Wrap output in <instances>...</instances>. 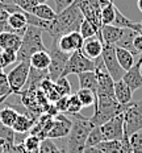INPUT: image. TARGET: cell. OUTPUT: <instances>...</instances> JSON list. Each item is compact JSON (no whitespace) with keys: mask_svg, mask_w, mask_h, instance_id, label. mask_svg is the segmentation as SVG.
Masks as SVG:
<instances>
[{"mask_svg":"<svg viewBox=\"0 0 142 153\" xmlns=\"http://www.w3.org/2000/svg\"><path fill=\"white\" fill-rule=\"evenodd\" d=\"M17 62V53L12 50H1L0 52V66L1 69L7 68L8 65Z\"/></svg>","mask_w":142,"mask_h":153,"instance_id":"836d02e7","label":"cell"},{"mask_svg":"<svg viewBox=\"0 0 142 153\" xmlns=\"http://www.w3.org/2000/svg\"><path fill=\"white\" fill-rule=\"evenodd\" d=\"M102 59H103V63H104V68L107 69V71L109 73V75L112 76L113 81L117 82L120 79L124 78L125 71H124V69L120 66V63L117 61L115 45H105V44H104Z\"/></svg>","mask_w":142,"mask_h":153,"instance_id":"9c48e42d","label":"cell"},{"mask_svg":"<svg viewBox=\"0 0 142 153\" xmlns=\"http://www.w3.org/2000/svg\"><path fill=\"white\" fill-rule=\"evenodd\" d=\"M36 120L32 119V117H28L26 115L20 114L17 117V120L15 122L12 129L15 131L16 133H25V132H30V129L33 128Z\"/></svg>","mask_w":142,"mask_h":153,"instance_id":"d4e9b609","label":"cell"},{"mask_svg":"<svg viewBox=\"0 0 142 153\" xmlns=\"http://www.w3.org/2000/svg\"><path fill=\"white\" fill-rule=\"evenodd\" d=\"M36 1H37V4H46L47 0H36Z\"/></svg>","mask_w":142,"mask_h":153,"instance_id":"bcb514c9","label":"cell"},{"mask_svg":"<svg viewBox=\"0 0 142 153\" xmlns=\"http://www.w3.org/2000/svg\"><path fill=\"white\" fill-rule=\"evenodd\" d=\"M122 81L130 87V90L133 92L142 87V71H141V65L138 62V59L135 61L133 68L125 73Z\"/></svg>","mask_w":142,"mask_h":153,"instance_id":"9a60e30c","label":"cell"},{"mask_svg":"<svg viewBox=\"0 0 142 153\" xmlns=\"http://www.w3.org/2000/svg\"><path fill=\"white\" fill-rule=\"evenodd\" d=\"M3 4H16V0H0Z\"/></svg>","mask_w":142,"mask_h":153,"instance_id":"ee69618b","label":"cell"},{"mask_svg":"<svg viewBox=\"0 0 142 153\" xmlns=\"http://www.w3.org/2000/svg\"><path fill=\"white\" fill-rule=\"evenodd\" d=\"M126 106L120 104L116 98L105 97V95H97L96 104L93 107V115L90 117L95 127H102L103 124L109 122L115 116L122 114L126 110Z\"/></svg>","mask_w":142,"mask_h":153,"instance_id":"3957f363","label":"cell"},{"mask_svg":"<svg viewBox=\"0 0 142 153\" xmlns=\"http://www.w3.org/2000/svg\"><path fill=\"white\" fill-rule=\"evenodd\" d=\"M116 5L112 1L107 7L102 8V25H112L116 17Z\"/></svg>","mask_w":142,"mask_h":153,"instance_id":"f1b7e54d","label":"cell"},{"mask_svg":"<svg viewBox=\"0 0 142 153\" xmlns=\"http://www.w3.org/2000/svg\"><path fill=\"white\" fill-rule=\"evenodd\" d=\"M0 71H3V69H1V66H0Z\"/></svg>","mask_w":142,"mask_h":153,"instance_id":"c3c4849f","label":"cell"},{"mask_svg":"<svg viewBox=\"0 0 142 153\" xmlns=\"http://www.w3.org/2000/svg\"><path fill=\"white\" fill-rule=\"evenodd\" d=\"M137 8L140 9V12H142V0H138L137 1Z\"/></svg>","mask_w":142,"mask_h":153,"instance_id":"f6af8a7d","label":"cell"},{"mask_svg":"<svg viewBox=\"0 0 142 153\" xmlns=\"http://www.w3.org/2000/svg\"><path fill=\"white\" fill-rule=\"evenodd\" d=\"M79 79V88H84V90H90L93 94H96L97 97V78L95 71H87V73H82L78 75Z\"/></svg>","mask_w":142,"mask_h":153,"instance_id":"d6986e66","label":"cell"},{"mask_svg":"<svg viewBox=\"0 0 142 153\" xmlns=\"http://www.w3.org/2000/svg\"><path fill=\"white\" fill-rule=\"evenodd\" d=\"M79 33L82 34L83 40H88V38L92 37H97L99 40H102V36H100V30L97 29L96 27H93L91 23H88L87 20H84L80 25V29H79Z\"/></svg>","mask_w":142,"mask_h":153,"instance_id":"83f0119b","label":"cell"},{"mask_svg":"<svg viewBox=\"0 0 142 153\" xmlns=\"http://www.w3.org/2000/svg\"><path fill=\"white\" fill-rule=\"evenodd\" d=\"M53 40L55 41L57 48L61 52L67 54H72L77 50H82L84 44L83 37L79 32H71L68 34H65V36H61L58 38H53Z\"/></svg>","mask_w":142,"mask_h":153,"instance_id":"8fae6325","label":"cell"},{"mask_svg":"<svg viewBox=\"0 0 142 153\" xmlns=\"http://www.w3.org/2000/svg\"><path fill=\"white\" fill-rule=\"evenodd\" d=\"M102 141H104L103 133L100 131V127H95V128L90 132L86 141V148H90V146H96L97 144H100Z\"/></svg>","mask_w":142,"mask_h":153,"instance_id":"d6a6232c","label":"cell"},{"mask_svg":"<svg viewBox=\"0 0 142 153\" xmlns=\"http://www.w3.org/2000/svg\"><path fill=\"white\" fill-rule=\"evenodd\" d=\"M124 132L125 136H132L133 133L142 131V100L130 102L124 111Z\"/></svg>","mask_w":142,"mask_h":153,"instance_id":"8992f818","label":"cell"},{"mask_svg":"<svg viewBox=\"0 0 142 153\" xmlns=\"http://www.w3.org/2000/svg\"><path fill=\"white\" fill-rule=\"evenodd\" d=\"M115 98L122 106H126V104H129L132 102L133 91L130 90V87H129L122 79L115 82Z\"/></svg>","mask_w":142,"mask_h":153,"instance_id":"ac0fdd59","label":"cell"},{"mask_svg":"<svg viewBox=\"0 0 142 153\" xmlns=\"http://www.w3.org/2000/svg\"><path fill=\"white\" fill-rule=\"evenodd\" d=\"M103 46H104V42L102 40H99L97 37H92V38H88V40H84L82 52H83V54L87 58L95 61V59L102 57Z\"/></svg>","mask_w":142,"mask_h":153,"instance_id":"4fadbf2b","label":"cell"},{"mask_svg":"<svg viewBox=\"0 0 142 153\" xmlns=\"http://www.w3.org/2000/svg\"><path fill=\"white\" fill-rule=\"evenodd\" d=\"M122 33H124V28H118L115 25H102L100 28L102 41L105 45H116V42L121 38Z\"/></svg>","mask_w":142,"mask_h":153,"instance_id":"e0dca14e","label":"cell"},{"mask_svg":"<svg viewBox=\"0 0 142 153\" xmlns=\"http://www.w3.org/2000/svg\"><path fill=\"white\" fill-rule=\"evenodd\" d=\"M12 94H13V92H12L11 86L8 83L7 74H5L4 71H0V103L7 100L8 97Z\"/></svg>","mask_w":142,"mask_h":153,"instance_id":"f546056e","label":"cell"},{"mask_svg":"<svg viewBox=\"0 0 142 153\" xmlns=\"http://www.w3.org/2000/svg\"><path fill=\"white\" fill-rule=\"evenodd\" d=\"M84 21V16L82 11L78 8L75 3H72L68 8L57 15L54 20V28H53L52 38H58L71 32H79L80 25Z\"/></svg>","mask_w":142,"mask_h":153,"instance_id":"7a4b0ae2","label":"cell"},{"mask_svg":"<svg viewBox=\"0 0 142 153\" xmlns=\"http://www.w3.org/2000/svg\"><path fill=\"white\" fill-rule=\"evenodd\" d=\"M121 143H122V151H121V153H133L128 136H124V139L121 140Z\"/></svg>","mask_w":142,"mask_h":153,"instance_id":"60d3db41","label":"cell"},{"mask_svg":"<svg viewBox=\"0 0 142 153\" xmlns=\"http://www.w3.org/2000/svg\"><path fill=\"white\" fill-rule=\"evenodd\" d=\"M75 94H77L78 99L80 100V103H82V106H83V108L91 107V106L95 107V104H96V100H97V97H96V94H93L92 91L84 90V88H79V90L75 92Z\"/></svg>","mask_w":142,"mask_h":153,"instance_id":"484cf974","label":"cell"},{"mask_svg":"<svg viewBox=\"0 0 142 153\" xmlns=\"http://www.w3.org/2000/svg\"><path fill=\"white\" fill-rule=\"evenodd\" d=\"M16 4L23 9L24 12H28V13H32V12H33V9L38 5L36 0H17V1H16Z\"/></svg>","mask_w":142,"mask_h":153,"instance_id":"8d00e7d4","label":"cell"},{"mask_svg":"<svg viewBox=\"0 0 142 153\" xmlns=\"http://www.w3.org/2000/svg\"><path fill=\"white\" fill-rule=\"evenodd\" d=\"M72 122L70 117H67L65 114H58L53 117V123L50 127V131L47 133L46 139H63L67 137L71 131Z\"/></svg>","mask_w":142,"mask_h":153,"instance_id":"7c38bea8","label":"cell"},{"mask_svg":"<svg viewBox=\"0 0 142 153\" xmlns=\"http://www.w3.org/2000/svg\"><path fill=\"white\" fill-rule=\"evenodd\" d=\"M55 3V12L57 15L61 13L62 11H65L66 8H68L74 3V0H54Z\"/></svg>","mask_w":142,"mask_h":153,"instance_id":"f35d334b","label":"cell"},{"mask_svg":"<svg viewBox=\"0 0 142 153\" xmlns=\"http://www.w3.org/2000/svg\"><path fill=\"white\" fill-rule=\"evenodd\" d=\"M42 33L43 32L40 28L28 25L26 30H25L23 36L21 46L17 52V62H29L30 57L34 53L47 50V48L42 41Z\"/></svg>","mask_w":142,"mask_h":153,"instance_id":"277c9868","label":"cell"},{"mask_svg":"<svg viewBox=\"0 0 142 153\" xmlns=\"http://www.w3.org/2000/svg\"><path fill=\"white\" fill-rule=\"evenodd\" d=\"M18 115H20V112L17 110L12 108L11 106H4L3 108H0V123L3 126L12 128L15 122L17 120Z\"/></svg>","mask_w":142,"mask_h":153,"instance_id":"603a6c76","label":"cell"},{"mask_svg":"<svg viewBox=\"0 0 142 153\" xmlns=\"http://www.w3.org/2000/svg\"><path fill=\"white\" fill-rule=\"evenodd\" d=\"M47 53L50 56V66L47 69V73H49V79L52 82H57L63 74V70H65L66 65H67V61L70 58L71 54L63 53L57 48L55 41H52V45L50 48H47Z\"/></svg>","mask_w":142,"mask_h":153,"instance_id":"5b68a950","label":"cell"},{"mask_svg":"<svg viewBox=\"0 0 142 153\" xmlns=\"http://www.w3.org/2000/svg\"><path fill=\"white\" fill-rule=\"evenodd\" d=\"M32 15H34L36 17H38L40 20H43V21H54L57 19L55 9H53L47 4H38L33 9Z\"/></svg>","mask_w":142,"mask_h":153,"instance_id":"cb8c5ba5","label":"cell"},{"mask_svg":"<svg viewBox=\"0 0 142 153\" xmlns=\"http://www.w3.org/2000/svg\"><path fill=\"white\" fill-rule=\"evenodd\" d=\"M82 108H83V106H82L80 100L78 99L77 94L70 95V97H68V102H67V112L66 114H68V115L79 114Z\"/></svg>","mask_w":142,"mask_h":153,"instance_id":"e575fe53","label":"cell"},{"mask_svg":"<svg viewBox=\"0 0 142 153\" xmlns=\"http://www.w3.org/2000/svg\"><path fill=\"white\" fill-rule=\"evenodd\" d=\"M129 143L133 153H142V131L129 136Z\"/></svg>","mask_w":142,"mask_h":153,"instance_id":"d590c367","label":"cell"},{"mask_svg":"<svg viewBox=\"0 0 142 153\" xmlns=\"http://www.w3.org/2000/svg\"><path fill=\"white\" fill-rule=\"evenodd\" d=\"M23 37L15 32H4L0 34V49L1 50H12V52H18L21 46Z\"/></svg>","mask_w":142,"mask_h":153,"instance_id":"2e32d148","label":"cell"},{"mask_svg":"<svg viewBox=\"0 0 142 153\" xmlns=\"http://www.w3.org/2000/svg\"><path fill=\"white\" fill-rule=\"evenodd\" d=\"M116 57H117V61L120 63L124 71L126 73L128 70H130L134 66V56L132 54L129 50H125L122 48H117L116 46Z\"/></svg>","mask_w":142,"mask_h":153,"instance_id":"7402d4cb","label":"cell"},{"mask_svg":"<svg viewBox=\"0 0 142 153\" xmlns=\"http://www.w3.org/2000/svg\"><path fill=\"white\" fill-rule=\"evenodd\" d=\"M12 153H30V152H28L26 149H25V146H24V144L23 143H16L15 144V146H13V152Z\"/></svg>","mask_w":142,"mask_h":153,"instance_id":"b9f144b4","label":"cell"},{"mask_svg":"<svg viewBox=\"0 0 142 153\" xmlns=\"http://www.w3.org/2000/svg\"><path fill=\"white\" fill-rule=\"evenodd\" d=\"M16 1H17V0H16Z\"/></svg>","mask_w":142,"mask_h":153,"instance_id":"f907efd6","label":"cell"},{"mask_svg":"<svg viewBox=\"0 0 142 153\" xmlns=\"http://www.w3.org/2000/svg\"><path fill=\"white\" fill-rule=\"evenodd\" d=\"M72 122L71 131L66 137V152L67 153H84L86 141L90 132L95 128L90 117L80 114H72L68 116Z\"/></svg>","mask_w":142,"mask_h":153,"instance_id":"6da1fadb","label":"cell"},{"mask_svg":"<svg viewBox=\"0 0 142 153\" xmlns=\"http://www.w3.org/2000/svg\"><path fill=\"white\" fill-rule=\"evenodd\" d=\"M70 97V95H68ZM68 97H61L58 100L54 103V107L57 108V111L61 114H66L67 112V102H68Z\"/></svg>","mask_w":142,"mask_h":153,"instance_id":"74e56055","label":"cell"},{"mask_svg":"<svg viewBox=\"0 0 142 153\" xmlns=\"http://www.w3.org/2000/svg\"><path fill=\"white\" fill-rule=\"evenodd\" d=\"M54 85L59 97H68V95H71V85L66 76H61L58 81L54 82Z\"/></svg>","mask_w":142,"mask_h":153,"instance_id":"1f68e13d","label":"cell"},{"mask_svg":"<svg viewBox=\"0 0 142 153\" xmlns=\"http://www.w3.org/2000/svg\"><path fill=\"white\" fill-rule=\"evenodd\" d=\"M124 123H125V117L124 112L115 116L113 119H110L109 122H107L105 124H103L100 127V131L103 133V137L105 141L109 140H122L125 136L124 132Z\"/></svg>","mask_w":142,"mask_h":153,"instance_id":"30bf717a","label":"cell"},{"mask_svg":"<svg viewBox=\"0 0 142 153\" xmlns=\"http://www.w3.org/2000/svg\"><path fill=\"white\" fill-rule=\"evenodd\" d=\"M8 27L9 29L15 33L20 34L21 37L24 36L25 30L28 28V20H26V16H25V12L21 9L20 12H15V13H9L8 17Z\"/></svg>","mask_w":142,"mask_h":153,"instance_id":"5bb4252c","label":"cell"},{"mask_svg":"<svg viewBox=\"0 0 142 153\" xmlns=\"http://www.w3.org/2000/svg\"><path fill=\"white\" fill-rule=\"evenodd\" d=\"M96 69V61H92V59L87 58L83 54L82 50H77L70 56L67 61V65H66L65 70H63L62 76L71 75V74H82V73H87V71H95Z\"/></svg>","mask_w":142,"mask_h":153,"instance_id":"52a82bcc","label":"cell"},{"mask_svg":"<svg viewBox=\"0 0 142 153\" xmlns=\"http://www.w3.org/2000/svg\"><path fill=\"white\" fill-rule=\"evenodd\" d=\"M137 32H134L133 29H128V28H124V33H122L121 38L116 42L115 46L117 48H122L125 50H129L133 56H135V52H134V48H133V41H134V37L137 36Z\"/></svg>","mask_w":142,"mask_h":153,"instance_id":"44dd1931","label":"cell"},{"mask_svg":"<svg viewBox=\"0 0 142 153\" xmlns=\"http://www.w3.org/2000/svg\"><path fill=\"white\" fill-rule=\"evenodd\" d=\"M29 71H30L29 62H17V65L7 74L8 83L11 86V90L13 94L20 95L23 92V88L26 85L28 76H29Z\"/></svg>","mask_w":142,"mask_h":153,"instance_id":"ba28073f","label":"cell"},{"mask_svg":"<svg viewBox=\"0 0 142 153\" xmlns=\"http://www.w3.org/2000/svg\"><path fill=\"white\" fill-rule=\"evenodd\" d=\"M29 63H30V68H33V69L42 70V71L47 70L50 66V56H49V53H47V50L34 53L33 56L30 57Z\"/></svg>","mask_w":142,"mask_h":153,"instance_id":"ffe728a7","label":"cell"},{"mask_svg":"<svg viewBox=\"0 0 142 153\" xmlns=\"http://www.w3.org/2000/svg\"><path fill=\"white\" fill-rule=\"evenodd\" d=\"M103 153H121L122 143L121 140H109V141H102L96 145Z\"/></svg>","mask_w":142,"mask_h":153,"instance_id":"4316f807","label":"cell"},{"mask_svg":"<svg viewBox=\"0 0 142 153\" xmlns=\"http://www.w3.org/2000/svg\"><path fill=\"white\" fill-rule=\"evenodd\" d=\"M138 62H140V65H141V71H142V54L138 56Z\"/></svg>","mask_w":142,"mask_h":153,"instance_id":"7dc6e473","label":"cell"},{"mask_svg":"<svg viewBox=\"0 0 142 153\" xmlns=\"http://www.w3.org/2000/svg\"><path fill=\"white\" fill-rule=\"evenodd\" d=\"M133 48H134L135 54H137V56H141L142 54V34H137V36L134 37Z\"/></svg>","mask_w":142,"mask_h":153,"instance_id":"ab89813d","label":"cell"},{"mask_svg":"<svg viewBox=\"0 0 142 153\" xmlns=\"http://www.w3.org/2000/svg\"><path fill=\"white\" fill-rule=\"evenodd\" d=\"M41 140L38 136H34V135H29L26 136V137L24 139L23 144L25 146V149H26L28 152L30 153H38L40 152V146H41Z\"/></svg>","mask_w":142,"mask_h":153,"instance_id":"4dcf8cb0","label":"cell"},{"mask_svg":"<svg viewBox=\"0 0 142 153\" xmlns=\"http://www.w3.org/2000/svg\"><path fill=\"white\" fill-rule=\"evenodd\" d=\"M141 24H142V21H141Z\"/></svg>","mask_w":142,"mask_h":153,"instance_id":"681fc988","label":"cell"},{"mask_svg":"<svg viewBox=\"0 0 142 153\" xmlns=\"http://www.w3.org/2000/svg\"><path fill=\"white\" fill-rule=\"evenodd\" d=\"M84 153H103L97 146H90V148L84 149Z\"/></svg>","mask_w":142,"mask_h":153,"instance_id":"7bdbcfd3","label":"cell"}]
</instances>
